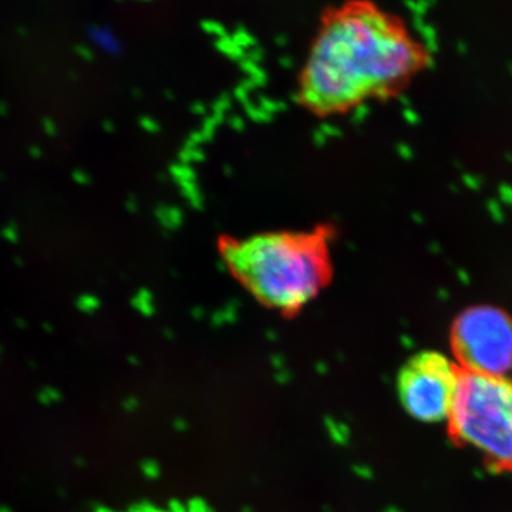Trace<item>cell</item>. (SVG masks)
I'll use <instances>...</instances> for the list:
<instances>
[{"instance_id":"obj_5","label":"cell","mask_w":512,"mask_h":512,"mask_svg":"<svg viewBox=\"0 0 512 512\" xmlns=\"http://www.w3.org/2000/svg\"><path fill=\"white\" fill-rule=\"evenodd\" d=\"M461 369L443 353L426 350L410 357L397 377L403 409L424 423L447 420L460 387Z\"/></svg>"},{"instance_id":"obj_4","label":"cell","mask_w":512,"mask_h":512,"mask_svg":"<svg viewBox=\"0 0 512 512\" xmlns=\"http://www.w3.org/2000/svg\"><path fill=\"white\" fill-rule=\"evenodd\" d=\"M450 343L463 372L505 376L512 367V318L495 306H471L454 320Z\"/></svg>"},{"instance_id":"obj_2","label":"cell","mask_w":512,"mask_h":512,"mask_svg":"<svg viewBox=\"0 0 512 512\" xmlns=\"http://www.w3.org/2000/svg\"><path fill=\"white\" fill-rule=\"evenodd\" d=\"M333 238L330 225L247 237L225 234L217 239V252L229 275L256 302L292 318L332 282Z\"/></svg>"},{"instance_id":"obj_3","label":"cell","mask_w":512,"mask_h":512,"mask_svg":"<svg viewBox=\"0 0 512 512\" xmlns=\"http://www.w3.org/2000/svg\"><path fill=\"white\" fill-rule=\"evenodd\" d=\"M447 421L451 439L483 454L491 467L512 471L511 379L461 370Z\"/></svg>"},{"instance_id":"obj_1","label":"cell","mask_w":512,"mask_h":512,"mask_svg":"<svg viewBox=\"0 0 512 512\" xmlns=\"http://www.w3.org/2000/svg\"><path fill=\"white\" fill-rule=\"evenodd\" d=\"M423 47L406 25L365 0L330 6L296 84L299 106L313 116H342L369 101L389 99L423 67Z\"/></svg>"}]
</instances>
